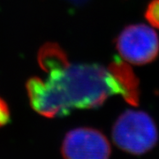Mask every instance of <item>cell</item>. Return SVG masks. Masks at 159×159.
I'll return each mask as SVG.
<instances>
[{
	"mask_svg": "<svg viewBox=\"0 0 159 159\" xmlns=\"http://www.w3.org/2000/svg\"><path fill=\"white\" fill-rule=\"evenodd\" d=\"M116 48L125 61L134 65H145L158 56L159 37L146 25H130L118 35Z\"/></svg>",
	"mask_w": 159,
	"mask_h": 159,
	"instance_id": "3",
	"label": "cell"
},
{
	"mask_svg": "<svg viewBox=\"0 0 159 159\" xmlns=\"http://www.w3.org/2000/svg\"><path fill=\"white\" fill-rule=\"evenodd\" d=\"M115 144L127 153L142 155L155 147L158 140L157 128L151 117L141 111H126L112 127Z\"/></svg>",
	"mask_w": 159,
	"mask_h": 159,
	"instance_id": "2",
	"label": "cell"
},
{
	"mask_svg": "<svg viewBox=\"0 0 159 159\" xmlns=\"http://www.w3.org/2000/svg\"><path fill=\"white\" fill-rule=\"evenodd\" d=\"M108 70L120 86L124 100L133 106H137L141 94L139 80L133 69L119 58H115L110 64Z\"/></svg>",
	"mask_w": 159,
	"mask_h": 159,
	"instance_id": "5",
	"label": "cell"
},
{
	"mask_svg": "<svg viewBox=\"0 0 159 159\" xmlns=\"http://www.w3.org/2000/svg\"><path fill=\"white\" fill-rule=\"evenodd\" d=\"M61 152L64 159H109L111 145L100 131L79 127L66 134Z\"/></svg>",
	"mask_w": 159,
	"mask_h": 159,
	"instance_id": "4",
	"label": "cell"
},
{
	"mask_svg": "<svg viewBox=\"0 0 159 159\" xmlns=\"http://www.w3.org/2000/svg\"><path fill=\"white\" fill-rule=\"evenodd\" d=\"M10 110L9 107L1 97H0V127L4 126L10 122Z\"/></svg>",
	"mask_w": 159,
	"mask_h": 159,
	"instance_id": "7",
	"label": "cell"
},
{
	"mask_svg": "<svg viewBox=\"0 0 159 159\" xmlns=\"http://www.w3.org/2000/svg\"><path fill=\"white\" fill-rule=\"evenodd\" d=\"M145 18L148 23L159 29V0H151L146 8Z\"/></svg>",
	"mask_w": 159,
	"mask_h": 159,
	"instance_id": "6",
	"label": "cell"
},
{
	"mask_svg": "<svg viewBox=\"0 0 159 159\" xmlns=\"http://www.w3.org/2000/svg\"><path fill=\"white\" fill-rule=\"evenodd\" d=\"M38 63L48 77H32L26 88L33 110L43 117H64L74 110L97 108L111 96L122 97L108 69L97 64L73 65L55 43L40 49Z\"/></svg>",
	"mask_w": 159,
	"mask_h": 159,
	"instance_id": "1",
	"label": "cell"
}]
</instances>
